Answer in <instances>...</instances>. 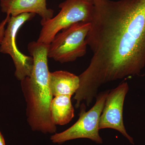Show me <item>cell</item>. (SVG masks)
Returning <instances> with one entry per match:
<instances>
[{
	"instance_id": "10",
	"label": "cell",
	"mask_w": 145,
	"mask_h": 145,
	"mask_svg": "<svg viewBox=\"0 0 145 145\" xmlns=\"http://www.w3.org/2000/svg\"><path fill=\"white\" fill-rule=\"evenodd\" d=\"M71 96L61 95L52 99L50 105L51 120L54 125H63L69 123L74 117Z\"/></svg>"
},
{
	"instance_id": "7",
	"label": "cell",
	"mask_w": 145,
	"mask_h": 145,
	"mask_svg": "<svg viewBox=\"0 0 145 145\" xmlns=\"http://www.w3.org/2000/svg\"><path fill=\"white\" fill-rule=\"evenodd\" d=\"M129 90L127 82L109 91L99 120V129H112L117 130L134 144L133 138L127 133L124 125L123 110L125 98Z\"/></svg>"
},
{
	"instance_id": "12",
	"label": "cell",
	"mask_w": 145,
	"mask_h": 145,
	"mask_svg": "<svg viewBox=\"0 0 145 145\" xmlns=\"http://www.w3.org/2000/svg\"><path fill=\"white\" fill-rule=\"evenodd\" d=\"M0 145H6L3 136L0 131Z\"/></svg>"
},
{
	"instance_id": "1",
	"label": "cell",
	"mask_w": 145,
	"mask_h": 145,
	"mask_svg": "<svg viewBox=\"0 0 145 145\" xmlns=\"http://www.w3.org/2000/svg\"><path fill=\"white\" fill-rule=\"evenodd\" d=\"M86 38L93 57L74 96L90 105L105 84L139 75L145 66V0H93Z\"/></svg>"
},
{
	"instance_id": "13",
	"label": "cell",
	"mask_w": 145,
	"mask_h": 145,
	"mask_svg": "<svg viewBox=\"0 0 145 145\" xmlns=\"http://www.w3.org/2000/svg\"><path fill=\"white\" fill-rule=\"evenodd\" d=\"M89 1H92L93 2V0H88Z\"/></svg>"
},
{
	"instance_id": "9",
	"label": "cell",
	"mask_w": 145,
	"mask_h": 145,
	"mask_svg": "<svg viewBox=\"0 0 145 145\" xmlns=\"http://www.w3.org/2000/svg\"><path fill=\"white\" fill-rule=\"evenodd\" d=\"M80 78L73 73L65 71L50 72L49 86L53 97L75 94L80 86Z\"/></svg>"
},
{
	"instance_id": "3",
	"label": "cell",
	"mask_w": 145,
	"mask_h": 145,
	"mask_svg": "<svg viewBox=\"0 0 145 145\" xmlns=\"http://www.w3.org/2000/svg\"><path fill=\"white\" fill-rule=\"evenodd\" d=\"M59 7V13L47 20L40 22L42 27L37 41L49 45L57 33L79 22H90L93 2L88 0H65Z\"/></svg>"
},
{
	"instance_id": "2",
	"label": "cell",
	"mask_w": 145,
	"mask_h": 145,
	"mask_svg": "<svg viewBox=\"0 0 145 145\" xmlns=\"http://www.w3.org/2000/svg\"><path fill=\"white\" fill-rule=\"evenodd\" d=\"M49 45L38 41L30 42L27 49L33 57L31 75L21 81L26 103L27 121L34 131L56 133L57 127L51 120L50 105L53 99L49 86L48 63Z\"/></svg>"
},
{
	"instance_id": "8",
	"label": "cell",
	"mask_w": 145,
	"mask_h": 145,
	"mask_svg": "<svg viewBox=\"0 0 145 145\" xmlns=\"http://www.w3.org/2000/svg\"><path fill=\"white\" fill-rule=\"evenodd\" d=\"M2 12L11 16L23 13H34L40 16L42 20L53 18L54 11L47 7L46 0H0Z\"/></svg>"
},
{
	"instance_id": "4",
	"label": "cell",
	"mask_w": 145,
	"mask_h": 145,
	"mask_svg": "<svg viewBox=\"0 0 145 145\" xmlns=\"http://www.w3.org/2000/svg\"><path fill=\"white\" fill-rule=\"evenodd\" d=\"M90 26V22H79L57 33L48 46V58L63 63L85 55L86 38Z\"/></svg>"
},
{
	"instance_id": "5",
	"label": "cell",
	"mask_w": 145,
	"mask_h": 145,
	"mask_svg": "<svg viewBox=\"0 0 145 145\" xmlns=\"http://www.w3.org/2000/svg\"><path fill=\"white\" fill-rule=\"evenodd\" d=\"M110 90L98 93L96 103L88 111L86 112L84 104L81 105L80 117L72 126L63 132L55 133L50 137L52 142L62 144L69 140L87 138L98 144H102L103 139L99 133V120Z\"/></svg>"
},
{
	"instance_id": "6",
	"label": "cell",
	"mask_w": 145,
	"mask_h": 145,
	"mask_svg": "<svg viewBox=\"0 0 145 145\" xmlns=\"http://www.w3.org/2000/svg\"><path fill=\"white\" fill-rule=\"evenodd\" d=\"M35 15L34 13H23L14 17L10 16L1 44L0 52L11 57L16 68L15 77L20 82L31 75L33 59L31 56H27L20 52L16 44V37L21 27Z\"/></svg>"
},
{
	"instance_id": "11",
	"label": "cell",
	"mask_w": 145,
	"mask_h": 145,
	"mask_svg": "<svg viewBox=\"0 0 145 145\" xmlns=\"http://www.w3.org/2000/svg\"><path fill=\"white\" fill-rule=\"evenodd\" d=\"M10 17V15L7 14L6 18L0 23V44L2 42L4 36L5 31V26L7 24L8 20Z\"/></svg>"
}]
</instances>
